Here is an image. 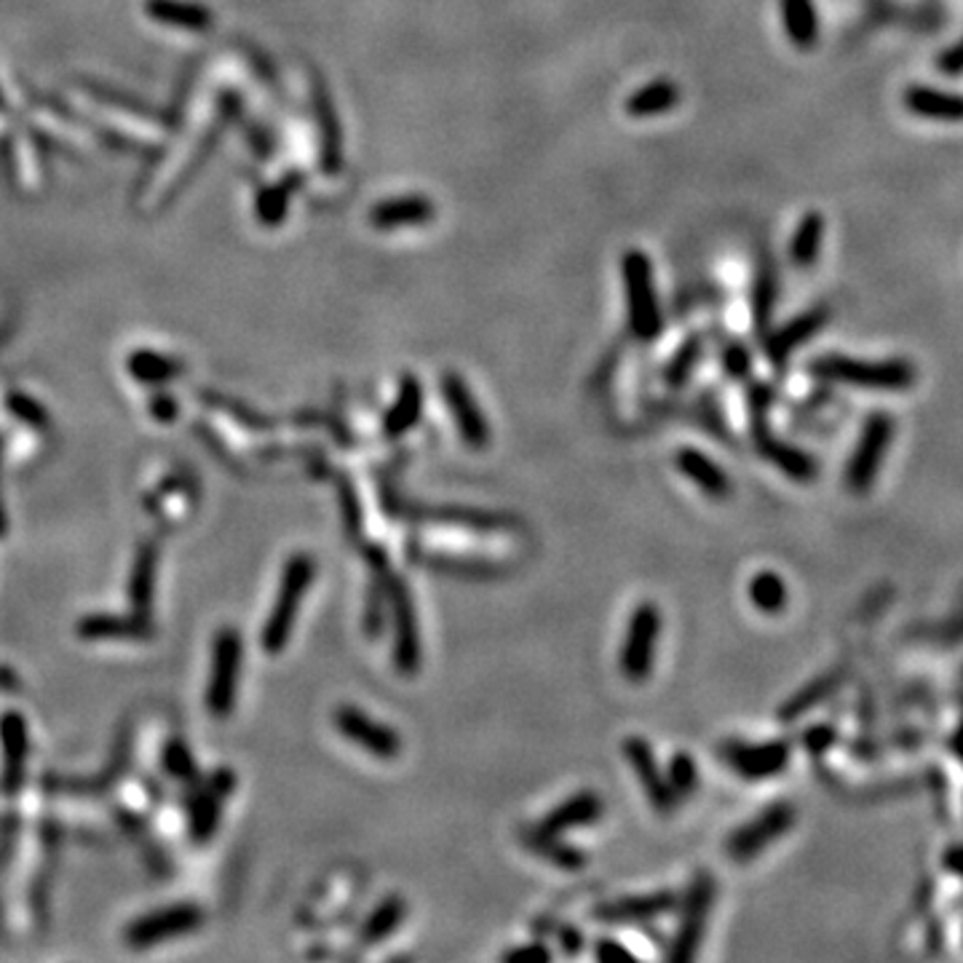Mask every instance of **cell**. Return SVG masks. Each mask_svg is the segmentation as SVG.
Segmentation results:
<instances>
[{
    "label": "cell",
    "instance_id": "3",
    "mask_svg": "<svg viewBox=\"0 0 963 963\" xmlns=\"http://www.w3.org/2000/svg\"><path fill=\"white\" fill-rule=\"evenodd\" d=\"M621 276L627 287L629 326L640 341H653L662 335V308H658L656 284H653L651 257L642 250H629L621 257Z\"/></svg>",
    "mask_w": 963,
    "mask_h": 963
},
{
    "label": "cell",
    "instance_id": "4",
    "mask_svg": "<svg viewBox=\"0 0 963 963\" xmlns=\"http://www.w3.org/2000/svg\"><path fill=\"white\" fill-rule=\"evenodd\" d=\"M241 664H244V642L236 629H220L212 645V672L207 685V709L214 718H228L236 707Z\"/></svg>",
    "mask_w": 963,
    "mask_h": 963
},
{
    "label": "cell",
    "instance_id": "40",
    "mask_svg": "<svg viewBox=\"0 0 963 963\" xmlns=\"http://www.w3.org/2000/svg\"><path fill=\"white\" fill-rule=\"evenodd\" d=\"M225 798V789H207V793L201 795L199 802L193 806V813H190V830H193V835L203 841V838H209V832L218 827L220 819V800Z\"/></svg>",
    "mask_w": 963,
    "mask_h": 963
},
{
    "label": "cell",
    "instance_id": "28",
    "mask_svg": "<svg viewBox=\"0 0 963 963\" xmlns=\"http://www.w3.org/2000/svg\"><path fill=\"white\" fill-rule=\"evenodd\" d=\"M824 244V218L819 212H808L795 228V236L789 241V263L795 268H811L819 261V252Z\"/></svg>",
    "mask_w": 963,
    "mask_h": 963
},
{
    "label": "cell",
    "instance_id": "5",
    "mask_svg": "<svg viewBox=\"0 0 963 963\" xmlns=\"http://www.w3.org/2000/svg\"><path fill=\"white\" fill-rule=\"evenodd\" d=\"M658 634H662V610L653 602H640L629 619L627 638L619 653V669L629 683H645L651 677Z\"/></svg>",
    "mask_w": 963,
    "mask_h": 963
},
{
    "label": "cell",
    "instance_id": "38",
    "mask_svg": "<svg viewBox=\"0 0 963 963\" xmlns=\"http://www.w3.org/2000/svg\"><path fill=\"white\" fill-rule=\"evenodd\" d=\"M832 688H835V677H819V680L808 683L806 688L798 690L793 699L784 704V707L779 709V718L782 720H798L800 715H806L808 709L817 707L819 701L827 699Z\"/></svg>",
    "mask_w": 963,
    "mask_h": 963
},
{
    "label": "cell",
    "instance_id": "48",
    "mask_svg": "<svg viewBox=\"0 0 963 963\" xmlns=\"http://www.w3.org/2000/svg\"><path fill=\"white\" fill-rule=\"evenodd\" d=\"M937 67H940L942 73H948V76H959V73H963V41L955 43L953 48H948V52L940 57V65Z\"/></svg>",
    "mask_w": 963,
    "mask_h": 963
},
{
    "label": "cell",
    "instance_id": "43",
    "mask_svg": "<svg viewBox=\"0 0 963 963\" xmlns=\"http://www.w3.org/2000/svg\"><path fill=\"white\" fill-rule=\"evenodd\" d=\"M750 351L744 348V345H728L726 351H722V369H726V375H731V378H744L746 373H750Z\"/></svg>",
    "mask_w": 963,
    "mask_h": 963
},
{
    "label": "cell",
    "instance_id": "39",
    "mask_svg": "<svg viewBox=\"0 0 963 963\" xmlns=\"http://www.w3.org/2000/svg\"><path fill=\"white\" fill-rule=\"evenodd\" d=\"M666 784H669L677 798H690L696 793V787H699V768H696L694 757L688 752L672 755L669 765H666Z\"/></svg>",
    "mask_w": 963,
    "mask_h": 963
},
{
    "label": "cell",
    "instance_id": "25",
    "mask_svg": "<svg viewBox=\"0 0 963 963\" xmlns=\"http://www.w3.org/2000/svg\"><path fill=\"white\" fill-rule=\"evenodd\" d=\"M145 11L151 20L166 27L190 30V33H203L212 27V14L199 3H182V0H147Z\"/></svg>",
    "mask_w": 963,
    "mask_h": 963
},
{
    "label": "cell",
    "instance_id": "21",
    "mask_svg": "<svg viewBox=\"0 0 963 963\" xmlns=\"http://www.w3.org/2000/svg\"><path fill=\"white\" fill-rule=\"evenodd\" d=\"M0 739H3V787L14 793L24 782V765H27V722L22 715L5 712L0 720Z\"/></svg>",
    "mask_w": 963,
    "mask_h": 963
},
{
    "label": "cell",
    "instance_id": "26",
    "mask_svg": "<svg viewBox=\"0 0 963 963\" xmlns=\"http://www.w3.org/2000/svg\"><path fill=\"white\" fill-rule=\"evenodd\" d=\"M680 102V89L675 80H653V84L642 86L627 100V113L632 119H656V115L672 113Z\"/></svg>",
    "mask_w": 963,
    "mask_h": 963
},
{
    "label": "cell",
    "instance_id": "8",
    "mask_svg": "<svg viewBox=\"0 0 963 963\" xmlns=\"http://www.w3.org/2000/svg\"><path fill=\"white\" fill-rule=\"evenodd\" d=\"M795 824V808L789 802H774L768 806L761 817H755L752 822H746L728 838L726 851L731 854V860L737 862H750L755 860L761 851L768 849L771 843H776L789 827Z\"/></svg>",
    "mask_w": 963,
    "mask_h": 963
},
{
    "label": "cell",
    "instance_id": "1",
    "mask_svg": "<svg viewBox=\"0 0 963 963\" xmlns=\"http://www.w3.org/2000/svg\"><path fill=\"white\" fill-rule=\"evenodd\" d=\"M811 375L827 383L862 388V391H907L916 383V369H912L910 362H864L841 354H827L813 359Z\"/></svg>",
    "mask_w": 963,
    "mask_h": 963
},
{
    "label": "cell",
    "instance_id": "7",
    "mask_svg": "<svg viewBox=\"0 0 963 963\" xmlns=\"http://www.w3.org/2000/svg\"><path fill=\"white\" fill-rule=\"evenodd\" d=\"M892 434H894L892 418L883 416V412L867 418L860 442H856L849 466H845V485H849L851 492H864L870 485H873L875 477H878V468L883 458H886Z\"/></svg>",
    "mask_w": 963,
    "mask_h": 963
},
{
    "label": "cell",
    "instance_id": "36",
    "mask_svg": "<svg viewBox=\"0 0 963 963\" xmlns=\"http://www.w3.org/2000/svg\"><path fill=\"white\" fill-rule=\"evenodd\" d=\"M774 306H776V274L774 268L763 265L761 274H757L755 289H752V317H755L757 332L768 330L771 319H774Z\"/></svg>",
    "mask_w": 963,
    "mask_h": 963
},
{
    "label": "cell",
    "instance_id": "30",
    "mask_svg": "<svg viewBox=\"0 0 963 963\" xmlns=\"http://www.w3.org/2000/svg\"><path fill=\"white\" fill-rule=\"evenodd\" d=\"M78 634L80 638H89V640L145 638L147 621L137 619V616H132V619H119V616L97 613V616H86V619H80Z\"/></svg>",
    "mask_w": 963,
    "mask_h": 963
},
{
    "label": "cell",
    "instance_id": "32",
    "mask_svg": "<svg viewBox=\"0 0 963 963\" xmlns=\"http://www.w3.org/2000/svg\"><path fill=\"white\" fill-rule=\"evenodd\" d=\"M126 369L134 375V380L151 383V386H160V383L175 380L182 373L180 362L169 359V356L156 354V351H134L129 356Z\"/></svg>",
    "mask_w": 963,
    "mask_h": 963
},
{
    "label": "cell",
    "instance_id": "34",
    "mask_svg": "<svg viewBox=\"0 0 963 963\" xmlns=\"http://www.w3.org/2000/svg\"><path fill=\"white\" fill-rule=\"evenodd\" d=\"M746 595H750V602L755 605L761 613L776 616L787 608V586H784L779 573L774 571L755 573L750 586H746Z\"/></svg>",
    "mask_w": 963,
    "mask_h": 963
},
{
    "label": "cell",
    "instance_id": "15",
    "mask_svg": "<svg viewBox=\"0 0 963 963\" xmlns=\"http://www.w3.org/2000/svg\"><path fill=\"white\" fill-rule=\"evenodd\" d=\"M827 321H830V308L819 306L811 308V311H802L800 317L787 321V324L765 337V356L776 364L787 362L802 343L811 341L813 335H819L824 330Z\"/></svg>",
    "mask_w": 963,
    "mask_h": 963
},
{
    "label": "cell",
    "instance_id": "37",
    "mask_svg": "<svg viewBox=\"0 0 963 963\" xmlns=\"http://www.w3.org/2000/svg\"><path fill=\"white\" fill-rule=\"evenodd\" d=\"M701 351H704L701 337H699V335L688 337V341H685V343L680 345V348H677V354L672 356V362L666 364L664 380L669 383L672 388H680L683 383L688 380L690 375H694L696 364L701 362Z\"/></svg>",
    "mask_w": 963,
    "mask_h": 963
},
{
    "label": "cell",
    "instance_id": "49",
    "mask_svg": "<svg viewBox=\"0 0 963 963\" xmlns=\"http://www.w3.org/2000/svg\"><path fill=\"white\" fill-rule=\"evenodd\" d=\"M153 416L158 418V421H171V418L177 416V401L175 399H169V397H158V399H153Z\"/></svg>",
    "mask_w": 963,
    "mask_h": 963
},
{
    "label": "cell",
    "instance_id": "47",
    "mask_svg": "<svg viewBox=\"0 0 963 963\" xmlns=\"http://www.w3.org/2000/svg\"><path fill=\"white\" fill-rule=\"evenodd\" d=\"M802 742H806V750L811 752V755H822L827 746L835 742V731L827 726H819V728H813V731H808Z\"/></svg>",
    "mask_w": 963,
    "mask_h": 963
},
{
    "label": "cell",
    "instance_id": "6",
    "mask_svg": "<svg viewBox=\"0 0 963 963\" xmlns=\"http://www.w3.org/2000/svg\"><path fill=\"white\" fill-rule=\"evenodd\" d=\"M388 600H391L394 638H397V642H394V664H397L399 675H416L423 662L416 602H412L410 589L399 578H388Z\"/></svg>",
    "mask_w": 963,
    "mask_h": 963
},
{
    "label": "cell",
    "instance_id": "2",
    "mask_svg": "<svg viewBox=\"0 0 963 963\" xmlns=\"http://www.w3.org/2000/svg\"><path fill=\"white\" fill-rule=\"evenodd\" d=\"M313 576H317V562H313L311 554H292L287 560V565H284L274 608H270L263 627V647L268 653H281L287 647L289 634L295 629V619H298L302 600H306L308 589H311Z\"/></svg>",
    "mask_w": 963,
    "mask_h": 963
},
{
    "label": "cell",
    "instance_id": "22",
    "mask_svg": "<svg viewBox=\"0 0 963 963\" xmlns=\"http://www.w3.org/2000/svg\"><path fill=\"white\" fill-rule=\"evenodd\" d=\"M313 110L319 121V142H321V166L326 175H337L343 166V129L337 121L335 104L324 89H313Z\"/></svg>",
    "mask_w": 963,
    "mask_h": 963
},
{
    "label": "cell",
    "instance_id": "17",
    "mask_svg": "<svg viewBox=\"0 0 963 963\" xmlns=\"http://www.w3.org/2000/svg\"><path fill=\"white\" fill-rule=\"evenodd\" d=\"M675 466H677V472L683 474V477H688L696 487H699L704 496L715 498V501H726V498L731 496L733 485H731V479H728V474L722 472V468L712 458H709V455H704L701 450H696V447L677 450Z\"/></svg>",
    "mask_w": 963,
    "mask_h": 963
},
{
    "label": "cell",
    "instance_id": "31",
    "mask_svg": "<svg viewBox=\"0 0 963 963\" xmlns=\"http://www.w3.org/2000/svg\"><path fill=\"white\" fill-rule=\"evenodd\" d=\"M524 845H528L533 854H539L541 860H546L549 864H554V867L560 870H582L586 864L584 851L562 843L560 835H543V832L530 830L524 832Z\"/></svg>",
    "mask_w": 963,
    "mask_h": 963
},
{
    "label": "cell",
    "instance_id": "46",
    "mask_svg": "<svg viewBox=\"0 0 963 963\" xmlns=\"http://www.w3.org/2000/svg\"><path fill=\"white\" fill-rule=\"evenodd\" d=\"M595 959L597 961H634V953L616 940H600L595 944Z\"/></svg>",
    "mask_w": 963,
    "mask_h": 963
},
{
    "label": "cell",
    "instance_id": "51",
    "mask_svg": "<svg viewBox=\"0 0 963 963\" xmlns=\"http://www.w3.org/2000/svg\"><path fill=\"white\" fill-rule=\"evenodd\" d=\"M3 528H5V522H3V503H0V533H3Z\"/></svg>",
    "mask_w": 963,
    "mask_h": 963
},
{
    "label": "cell",
    "instance_id": "10",
    "mask_svg": "<svg viewBox=\"0 0 963 963\" xmlns=\"http://www.w3.org/2000/svg\"><path fill=\"white\" fill-rule=\"evenodd\" d=\"M440 391L450 416H453L455 425H458L461 440L468 447L485 450L490 444V425H487V418L482 416L479 401L472 394V388H468V383L458 373H444L440 380Z\"/></svg>",
    "mask_w": 963,
    "mask_h": 963
},
{
    "label": "cell",
    "instance_id": "14",
    "mask_svg": "<svg viewBox=\"0 0 963 963\" xmlns=\"http://www.w3.org/2000/svg\"><path fill=\"white\" fill-rule=\"evenodd\" d=\"M623 755H627V761H629V765H632L634 776H638L642 789H645L651 806L656 808L662 817H669V813L675 811V806H677V795L672 793V787L666 784V776H664V771L658 768L656 755H653L651 744H647L645 739H640V737H629L627 742H623Z\"/></svg>",
    "mask_w": 963,
    "mask_h": 963
},
{
    "label": "cell",
    "instance_id": "12",
    "mask_svg": "<svg viewBox=\"0 0 963 963\" xmlns=\"http://www.w3.org/2000/svg\"><path fill=\"white\" fill-rule=\"evenodd\" d=\"M201 926V910L193 905H171L147 912L126 929V944L132 948H153L171 937L188 934Z\"/></svg>",
    "mask_w": 963,
    "mask_h": 963
},
{
    "label": "cell",
    "instance_id": "16",
    "mask_svg": "<svg viewBox=\"0 0 963 963\" xmlns=\"http://www.w3.org/2000/svg\"><path fill=\"white\" fill-rule=\"evenodd\" d=\"M602 808L605 806L600 795H595L591 789H584V793L573 795V798L560 802L557 808H552L533 830L543 832V835H562V832L576 830V827L595 824L602 817Z\"/></svg>",
    "mask_w": 963,
    "mask_h": 963
},
{
    "label": "cell",
    "instance_id": "20",
    "mask_svg": "<svg viewBox=\"0 0 963 963\" xmlns=\"http://www.w3.org/2000/svg\"><path fill=\"white\" fill-rule=\"evenodd\" d=\"M755 444L757 450H761L763 458H768L776 468H782L787 477L798 482H811L817 477V461H813L811 455L802 453V450L793 447V444L776 440V436L765 429L763 421L755 423Z\"/></svg>",
    "mask_w": 963,
    "mask_h": 963
},
{
    "label": "cell",
    "instance_id": "23",
    "mask_svg": "<svg viewBox=\"0 0 963 963\" xmlns=\"http://www.w3.org/2000/svg\"><path fill=\"white\" fill-rule=\"evenodd\" d=\"M423 412V386L416 375H401L399 380V394L394 399L391 410L383 418V434L388 440H397L405 436L407 431L416 429V423L421 421Z\"/></svg>",
    "mask_w": 963,
    "mask_h": 963
},
{
    "label": "cell",
    "instance_id": "13",
    "mask_svg": "<svg viewBox=\"0 0 963 963\" xmlns=\"http://www.w3.org/2000/svg\"><path fill=\"white\" fill-rule=\"evenodd\" d=\"M720 757L737 771L742 779H768V776L782 774L787 768L789 757H793V746L789 742H763V744H746V742H726L720 746Z\"/></svg>",
    "mask_w": 963,
    "mask_h": 963
},
{
    "label": "cell",
    "instance_id": "44",
    "mask_svg": "<svg viewBox=\"0 0 963 963\" xmlns=\"http://www.w3.org/2000/svg\"><path fill=\"white\" fill-rule=\"evenodd\" d=\"M554 953L543 942H530L524 948H514L509 953H503V961L509 963H546L552 961Z\"/></svg>",
    "mask_w": 963,
    "mask_h": 963
},
{
    "label": "cell",
    "instance_id": "9",
    "mask_svg": "<svg viewBox=\"0 0 963 963\" xmlns=\"http://www.w3.org/2000/svg\"><path fill=\"white\" fill-rule=\"evenodd\" d=\"M712 903H715L712 875L709 873L696 875V881L690 883L688 897H685V912H683L680 929H677L675 934V942H672L669 948V961L685 963L696 959L704 929H707V918L709 910H712Z\"/></svg>",
    "mask_w": 963,
    "mask_h": 963
},
{
    "label": "cell",
    "instance_id": "41",
    "mask_svg": "<svg viewBox=\"0 0 963 963\" xmlns=\"http://www.w3.org/2000/svg\"><path fill=\"white\" fill-rule=\"evenodd\" d=\"M289 193H292V185L289 182H279L265 188L263 193L257 196L255 203L261 222H265V225H281L289 209Z\"/></svg>",
    "mask_w": 963,
    "mask_h": 963
},
{
    "label": "cell",
    "instance_id": "29",
    "mask_svg": "<svg viewBox=\"0 0 963 963\" xmlns=\"http://www.w3.org/2000/svg\"><path fill=\"white\" fill-rule=\"evenodd\" d=\"M156 565H158V554L156 546H151V543H145V546L140 549L137 562H134V571H132V602H134V616L142 621H147V613H151L153 608V589H156Z\"/></svg>",
    "mask_w": 963,
    "mask_h": 963
},
{
    "label": "cell",
    "instance_id": "11",
    "mask_svg": "<svg viewBox=\"0 0 963 963\" xmlns=\"http://www.w3.org/2000/svg\"><path fill=\"white\" fill-rule=\"evenodd\" d=\"M335 728L348 742L362 746L364 752H369L378 761H394V757L401 755L399 733L394 728L383 726L375 718H369V715H364L362 709L351 707V704L337 707Z\"/></svg>",
    "mask_w": 963,
    "mask_h": 963
},
{
    "label": "cell",
    "instance_id": "33",
    "mask_svg": "<svg viewBox=\"0 0 963 963\" xmlns=\"http://www.w3.org/2000/svg\"><path fill=\"white\" fill-rule=\"evenodd\" d=\"M416 520H431V522H450V524H466V528L477 530H496V528H511L514 520L503 514H490V511H477V509H423L421 514H412Z\"/></svg>",
    "mask_w": 963,
    "mask_h": 963
},
{
    "label": "cell",
    "instance_id": "27",
    "mask_svg": "<svg viewBox=\"0 0 963 963\" xmlns=\"http://www.w3.org/2000/svg\"><path fill=\"white\" fill-rule=\"evenodd\" d=\"M782 22L784 33L793 41V46L806 52V48H811L817 43L819 16L813 0H782Z\"/></svg>",
    "mask_w": 963,
    "mask_h": 963
},
{
    "label": "cell",
    "instance_id": "35",
    "mask_svg": "<svg viewBox=\"0 0 963 963\" xmlns=\"http://www.w3.org/2000/svg\"><path fill=\"white\" fill-rule=\"evenodd\" d=\"M405 912H407V907L399 897L383 899V903L375 907L373 912H369L367 921H364L359 940L364 944H375V942L386 940V937H391L394 931H397L401 926V921H405Z\"/></svg>",
    "mask_w": 963,
    "mask_h": 963
},
{
    "label": "cell",
    "instance_id": "42",
    "mask_svg": "<svg viewBox=\"0 0 963 963\" xmlns=\"http://www.w3.org/2000/svg\"><path fill=\"white\" fill-rule=\"evenodd\" d=\"M9 410L14 412L16 418H22L24 423H33V425L46 423V412H43V407L38 405V401L24 397V394H11Z\"/></svg>",
    "mask_w": 963,
    "mask_h": 963
},
{
    "label": "cell",
    "instance_id": "19",
    "mask_svg": "<svg viewBox=\"0 0 963 963\" xmlns=\"http://www.w3.org/2000/svg\"><path fill=\"white\" fill-rule=\"evenodd\" d=\"M436 218L434 201L423 196H405V199H388L375 203L369 212V222L378 231H394V228H416L425 225Z\"/></svg>",
    "mask_w": 963,
    "mask_h": 963
},
{
    "label": "cell",
    "instance_id": "45",
    "mask_svg": "<svg viewBox=\"0 0 963 963\" xmlns=\"http://www.w3.org/2000/svg\"><path fill=\"white\" fill-rule=\"evenodd\" d=\"M166 765H169V774L180 776V779H190L196 771L193 757L188 755V750L180 742L169 744V750H166Z\"/></svg>",
    "mask_w": 963,
    "mask_h": 963
},
{
    "label": "cell",
    "instance_id": "18",
    "mask_svg": "<svg viewBox=\"0 0 963 963\" xmlns=\"http://www.w3.org/2000/svg\"><path fill=\"white\" fill-rule=\"evenodd\" d=\"M677 905V897L672 892L642 894V897L616 899V903L597 907V918L602 923H645L653 918L664 916Z\"/></svg>",
    "mask_w": 963,
    "mask_h": 963
},
{
    "label": "cell",
    "instance_id": "50",
    "mask_svg": "<svg viewBox=\"0 0 963 963\" xmlns=\"http://www.w3.org/2000/svg\"><path fill=\"white\" fill-rule=\"evenodd\" d=\"M560 940H562V948H565V953L576 955V953H582V950H584V937H582V931H576V929H562Z\"/></svg>",
    "mask_w": 963,
    "mask_h": 963
},
{
    "label": "cell",
    "instance_id": "24",
    "mask_svg": "<svg viewBox=\"0 0 963 963\" xmlns=\"http://www.w3.org/2000/svg\"><path fill=\"white\" fill-rule=\"evenodd\" d=\"M905 104L910 113L931 121H963V97L950 91L929 89V86H910L905 91Z\"/></svg>",
    "mask_w": 963,
    "mask_h": 963
}]
</instances>
